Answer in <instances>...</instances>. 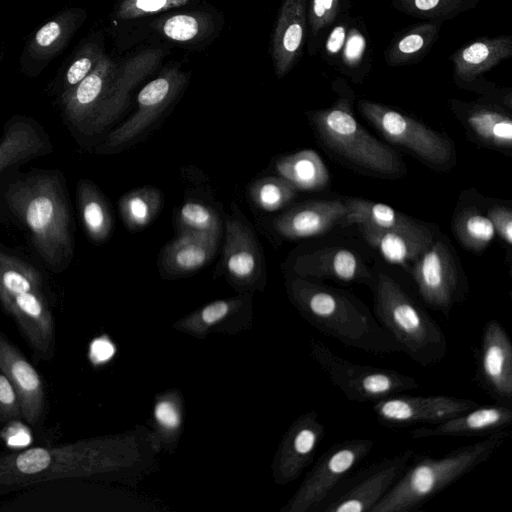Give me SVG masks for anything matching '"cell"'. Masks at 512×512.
I'll return each mask as SVG.
<instances>
[{"label":"cell","instance_id":"16","mask_svg":"<svg viewBox=\"0 0 512 512\" xmlns=\"http://www.w3.org/2000/svg\"><path fill=\"white\" fill-rule=\"evenodd\" d=\"M163 57V51L149 48L140 51L118 65L107 92L84 138L102 133L126 108L130 92L155 71Z\"/></svg>","mask_w":512,"mask_h":512},{"label":"cell","instance_id":"37","mask_svg":"<svg viewBox=\"0 0 512 512\" xmlns=\"http://www.w3.org/2000/svg\"><path fill=\"white\" fill-rule=\"evenodd\" d=\"M479 0H392V7L411 17L440 22L474 9Z\"/></svg>","mask_w":512,"mask_h":512},{"label":"cell","instance_id":"7","mask_svg":"<svg viewBox=\"0 0 512 512\" xmlns=\"http://www.w3.org/2000/svg\"><path fill=\"white\" fill-rule=\"evenodd\" d=\"M311 346L314 360L329 381L350 401L375 403L420 386L410 375L393 369L356 364L342 358L322 342L313 341Z\"/></svg>","mask_w":512,"mask_h":512},{"label":"cell","instance_id":"2","mask_svg":"<svg viewBox=\"0 0 512 512\" xmlns=\"http://www.w3.org/2000/svg\"><path fill=\"white\" fill-rule=\"evenodd\" d=\"M292 292L311 324L342 345L384 355L402 352L369 308L350 292L295 278Z\"/></svg>","mask_w":512,"mask_h":512},{"label":"cell","instance_id":"27","mask_svg":"<svg viewBox=\"0 0 512 512\" xmlns=\"http://www.w3.org/2000/svg\"><path fill=\"white\" fill-rule=\"evenodd\" d=\"M449 105L463 125L487 146L510 150L512 120L498 105L450 100Z\"/></svg>","mask_w":512,"mask_h":512},{"label":"cell","instance_id":"31","mask_svg":"<svg viewBox=\"0 0 512 512\" xmlns=\"http://www.w3.org/2000/svg\"><path fill=\"white\" fill-rule=\"evenodd\" d=\"M105 55L100 33L89 35L62 64L49 86V92L58 98L83 80Z\"/></svg>","mask_w":512,"mask_h":512},{"label":"cell","instance_id":"41","mask_svg":"<svg viewBox=\"0 0 512 512\" xmlns=\"http://www.w3.org/2000/svg\"><path fill=\"white\" fill-rule=\"evenodd\" d=\"M178 234L198 233L219 237L222 226L218 214L210 207L188 201L179 210L176 217Z\"/></svg>","mask_w":512,"mask_h":512},{"label":"cell","instance_id":"19","mask_svg":"<svg viewBox=\"0 0 512 512\" xmlns=\"http://www.w3.org/2000/svg\"><path fill=\"white\" fill-rule=\"evenodd\" d=\"M293 269L301 277L365 284L372 289L376 281V275L362 257L344 247H324L303 253L294 260Z\"/></svg>","mask_w":512,"mask_h":512},{"label":"cell","instance_id":"39","mask_svg":"<svg viewBox=\"0 0 512 512\" xmlns=\"http://www.w3.org/2000/svg\"><path fill=\"white\" fill-rule=\"evenodd\" d=\"M453 230L462 245L475 252L485 249L496 233L487 214L473 207L465 208L457 215Z\"/></svg>","mask_w":512,"mask_h":512},{"label":"cell","instance_id":"3","mask_svg":"<svg viewBox=\"0 0 512 512\" xmlns=\"http://www.w3.org/2000/svg\"><path fill=\"white\" fill-rule=\"evenodd\" d=\"M0 306L15 322L34 361H51L56 352V325L44 275L2 243Z\"/></svg>","mask_w":512,"mask_h":512},{"label":"cell","instance_id":"26","mask_svg":"<svg viewBox=\"0 0 512 512\" xmlns=\"http://www.w3.org/2000/svg\"><path fill=\"white\" fill-rule=\"evenodd\" d=\"M223 262L236 280L252 281L264 268L260 244L243 217L234 212L225 225Z\"/></svg>","mask_w":512,"mask_h":512},{"label":"cell","instance_id":"45","mask_svg":"<svg viewBox=\"0 0 512 512\" xmlns=\"http://www.w3.org/2000/svg\"><path fill=\"white\" fill-rule=\"evenodd\" d=\"M495 232L508 245L512 243V211L504 206H493L487 212Z\"/></svg>","mask_w":512,"mask_h":512},{"label":"cell","instance_id":"49","mask_svg":"<svg viewBox=\"0 0 512 512\" xmlns=\"http://www.w3.org/2000/svg\"><path fill=\"white\" fill-rule=\"evenodd\" d=\"M0 59H1V49H0Z\"/></svg>","mask_w":512,"mask_h":512},{"label":"cell","instance_id":"44","mask_svg":"<svg viewBox=\"0 0 512 512\" xmlns=\"http://www.w3.org/2000/svg\"><path fill=\"white\" fill-rule=\"evenodd\" d=\"M22 419V411L16 391L0 370V422L10 423Z\"/></svg>","mask_w":512,"mask_h":512},{"label":"cell","instance_id":"15","mask_svg":"<svg viewBox=\"0 0 512 512\" xmlns=\"http://www.w3.org/2000/svg\"><path fill=\"white\" fill-rule=\"evenodd\" d=\"M87 19L80 7H68L53 15L28 38L19 58L21 72L34 78L65 50Z\"/></svg>","mask_w":512,"mask_h":512},{"label":"cell","instance_id":"32","mask_svg":"<svg viewBox=\"0 0 512 512\" xmlns=\"http://www.w3.org/2000/svg\"><path fill=\"white\" fill-rule=\"evenodd\" d=\"M275 169L279 176L300 190H321L329 182V172L323 160L310 149L281 157L276 162Z\"/></svg>","mask_w":512,"mask_h":512},{"label":"cell","instance_id":"42","mask_svg":"<svg viewBox=\"0 0 512 512\" xmlns=\"http://www.w3.org/2000/svg\"><path fill=\"white\" fill-rule=\"evenodd\" d=\"M195 0H121L115 10L120 20L135 19L185 6Z\"/></svg>","mask_w":512,"mask_h":512},{"label":"cell","instance_id":"40","mask_svg":"<svg viewBox=\"0 0 512 512\" xmlns=\"http://www.w3.org/2000/svg\"><path fill=\"white\" fill-rule=\"evenodd\" d=\"M297 189L281 176H269L255 181L249 188L253 203L268 212L287 205L296 195Z\"/></svg>","mask_w":512,"mask_h":512},{"label":"cell","instance_id":"8","mask_svg":"<svg viewBox=\"0 0 512 512\" xmlns=\"http://www.w3.org/2000/svg\"><path fill=\"white\" fill-rule=\"evenodd\" d=\"M360 113L390 142L405 147L424 163L435 168H448L453 160V147L444 136L386 105L361 99Z\"/></svg>","mask_w":512,"mask_h":512},{"label":"cell","instance_id":"48","mask_svg":"<svg viewBox=\"0 0 512 512\" xmlns=\"http://www.w3.org/2000/svg\"><path fill=\"white\" fill-rule=\"evenodd\" d=\"M114 346L104 338L96 339L91 345V358L94 362H104L114 354Z\"/></svg>","mask_w":512,"mask_h":512},{"label":"cell","instance_id":"10","mask_svg":"<svg viewBox=\"0 0 512 512\" xmlns=\"http://www.w3.org/2000/svg\"><path fill=\"white\" fill-rule=\"evenodd\" d=\"M187 82L188 74L178 67L163 70L141 89L137 96V109L132 116L111 131L95 152H116L137 140L177 99Z\"/></svg>","mask_w":512,"mask_h":512},{"label":"cell","instance_id":"4","mask_svg":"<svg viewBox=\"0 0 512 512\" xmlns=\"http://www.w3.org/2000/svg\"><path fill=\"white\" fill-rule=\"evenodd\" d=\"M501 430L483 440L453 449L440 457L414 455L402 475L371 512H412L487 461L506 441Z\"/></svg>","mask_w":512,"mask_h":512},{"label":"cell","instance_id":"25","mask_svg":"<svg viewBox=\"0 0 512 512\" xmlns=\"http://www.w3.org/2000/svg\"><path fill=\"white\" fill-rule=\"evenodd\" d=\"M347 214L345 202L319 200L302 203L279 215L274 229L288 239H301L321 235L341 225Z\"/></svg>","mask_w":512,"mask_h":512},{"label":"cell","instance_id":"5","mask_svg":"<svg viewBox=\"0 0 512 512\" xmlns=\"http://www.w3.org/2000/svg\"><path fill=\"white\" fill-rule=\"evenodd\" d=\"M333 88L338 97L325 109L310 111L308 118L321 143L352 166L379 176H398L405 165L397 153L370 135L352 112L354 93L343 79Z\"/></svg>","mask_w":512,"mask_h":512},{"label":"cell","instance_id":"38","mask_svg":"<svg viewBox=\"0 0 512 512\" xmlns=\"http://www.w3.org/2000/svg\"><path fill=\"white\" fill-rule=\"evenodd\" d=\"M157 30L174 42L190 43L205 38L212 32L213 23L209 15L200 13H178L160 18Z\"/></svg>","mask_w":512,"mask_h":512},{"label":"cell","instance_id":"9","mask_svg":"<svg viewBox=\"0 0 512 512\" xmlns=\"http://www.w3.org/2000/svg\"><path fill=\"white\" fill-rule=\"evenodd\" d=\"M415 455L407 449L347 475L318 507L324 512H371Z\"/></svg>","mask_w":512,"mask_h":512},{"label":"cell","instance_id":"12","mask_svg":"<svg viewBox=\"0 0 512 512\" xmlns=\"http://www.w3.org/2000/svg\"><path fill=\"white\" fill-rule=\"evenodd\" d=\"M479 405L468 398L400 393L373 403L372 410L382 426L403 428L416 424L435 425Z\"/></svg>","mask_w":512,"mask_h":512},{"label":"cell","instance_id":"22","mask_svg":"<svg viewBox=\"0 0 512 512\" xmlns=\"http://www.w3.org/2000/svg\"><path fill=\"white\" fill-rule=\"evenodd\" d=\"M54 150L49 134L34 118L13 115L0 137V177L9 169L46 156Z\"/></svg>","mask_w":512,"mask_h":512},{"label":"cell","instance_id":"30","mask_svg":"<svg viewBox=\"0 0 512 512\" xmlns=\"http://www.w3.org/2000/svg\"><path fill=\"white\" fill-rule=\"evenodd\" d=\"M76 200L87 237L96 244L108 240L113 230V217L109 203L98 186L88 179L79 180Z\"/></svg>","mask_w":512,"mask_h":512},{"label":"cell","instance_id":"1","mask_svg":"<svg viewBox=\"0 0 512 512\" xmlns=\"http://www.w3.org/2000/svg\"><path fill=\"white\" fill-rule=\"evenodd\" d=\"M0 180L7 211L27 232L42 263L53 273L67 270L75 256V225L63 172L12 168Z\"/></svg>","mask_w":512,"mask_h":512},{"label":"cell","instance_id":"43","mask_svg":"<svg viewBox=\"0 0 512 512\" xmlns=\"http://www.w3.org/2000/svg\"><path fill=\"white\" fill-rule=\"evenodd\" d=\"M351 16L347 15L337 21L327 32L320 47L321 57L335 68L347 37Z\"/></svg>","mask_w":512,"mask_h":512},{"label":"cell","instance_id":"46","mask_svg":"<svg viewBox=\"0 0 512 512\" xmlns=\"http://www.w3.org/2000/svg\"><path fill=\"white\" fill-rule=\"evenodd\" d=\"M155 416L162 425L173 428L179 423V414L172 403L161 401L156 405Z\"/></svg>","mask_w":512,"mask_h":512},{"label":"cell","instance_id":"34","mask_svg":"<svg viewBox=\"0 0 512 512\" xmlns=\"http://www.w3.org/2000/svg\"><path fill=\"white\" fill-rule=\"evenodd\" d=\"M368 33L359 18H351L337 69L354 82H361L370 69Z\"/></svg>","mask_w":512,"mask_h":512},{"label":"cell","instance_id":"33","mask_svg":"<svg viewBox=\"0 0 512 512\" xmlns=\"http://www.w3.org/2000/svg\"><path fill=\"white\" fill-rule=\"evenodd\" d=\"M344 202L347 206V214L341 226L363 224L376 229L394 230L410 228L418 224L386 204L359 198H349Z\"/></svg>","mask_w":512,"mask_h":512},{"label":"cell","instance_id":"36","mask_svg":"<svg viewBox=\"0 0 512 512\" xmlns=\"http://www.w3.org/2000/svg\"><path fill=\"white\" fill-rule=\"evenodd\" d=\"M352 0H308L307 42L310 55H316L330 28L349 15Z\"/></svg>","mask_w":512,"mask_h":512},{"label":"cell","instance_id":"35","mask_svg":"<svg viewBox=\"0 0 512 512\" xmlns=\"http://www.w3.org/2000/svg\"><path fill=\"white\" fill-rule=\"evenodd\" d=\"M161 205L160 191L153 186H144L124 194L118 208L125 226L131 231H138L156 218Z\"/></svg>","mask_w":512,"mask_h":512},{"label":"cell","instance_id":"11","mask_svg":"<svg viewBox=\"0 0 512 512\" xmlns=\"http://www.w3.org/2000/svg\"><path fill=\"white\" fill-rule=\"evenodd\" d=\"M409 273L424 303L446 317L465 297L466 285L454 254L440 239H435L421 254Z\"/></svg>","mask_w":512,"mask_h":512},{"label":"cell","instance_id":"14","mask_svg":"<svg viewBox=\"0 0 512 512\" xmlns=\"http://www.w3.org/2000/svg\"><path fill=\"white\" fill-rule=\"evenodd\" d=\"M476 363L478 386L496 403L512 406V343L495 319L483 327Z\"/></svg>","mask_w":512,"mask_h":512},{"label":"cell","instance_id":"18","mask_svg":"<svg viewBox=\"0 0 512 512\" xmlns=\"http://www.w3.org/2000/svg\"><path fill=\"white\" fill-rule=\"evenodd\" d=\"M0 370L18 396L22 420L39 427L45 417L46 393L41 375L21 350L0 330Z\"/></svg>","mask_w":512,"mask_h":512},{"label":"cell","instance_id":"13","mask_svg":"<svg viewBox=\"0 0 512 512\" xmlns=\"http://www.w3.org/2000/svg\"><path fill=\"white\" fill-rule=\"evenodd\" d=\"M368 438L334 443L318 459L298 498L300 509L319 507L334 488L372 451Z\"/></svg>","mask_w":512,"mask_h":512},{"label":"cell","instance_id":"47","mask_svg":"<svg viewBox=\"0 0 512 512\" xmlns=\"http://www.w3.org/2000/svg\"><path fill=\"white\" fill-rule=\"evenodd\" d=\"M230 303L216 301L206 306L201 312L202 320L207 324H213L222 319L229 311Z\"/></svg>","mask_w":512,"mask_h":512},{"label":"cell","instance_id":"28","mask_svg":"<svg viewBox=\"0 0 512 512\" xmlns=\"http://www.w3.org/2000/svg\"><path fill=\"white\" fill-rule=\"evenodd\" d=\"M219 237L181 233L169 242L160 254V264L171 273L183 274L196 271L214 257Z\"/></svg>","mask_w":512,"mask_h":512},{"label":"cell","instance_id":"17","mask_svg":"<svg viewBox=\"0 0 512 512\" xmlns=\"http://www.w3.org/2000/svg\"><path fill=\"white\" fill-rule=\"evenodd\" d=\"M117 66L105 54L83 80L56 98L63 123L77 140L83 139L105 97Z\"/></svg>","mask_w":512,"mask_h":512},{"label":"cell","instance_id":"24","mask_svg":"<svg viewBox=\"0 0 512 512\" xmlns=\"http://www.w3.org/2000/svg\"><path fill=\"white\" fill-rule=\"evenodd\" d=\"M365 241L386 261L410 272L412 265L435 240L422 224L405 229L382 230L357 224Z\"/></svg>","mask_w":512,"mask_h":512},{"label":"cell","instance_id":"20","mask_svg":"<svg viewBox=\"0 0 512 512\" xmlns=\"http://www.w3.org/2000/svg\"><path fill=\"white\" fill-rule=\"evenodd\" d=\"M308 0H283L271 37V57L278 78L299 61L307 41Z\"/></svg>","mask_w":512,"mask_h":512},{"label":"cell","instance_id":"21","mask_svg":"<svg viewBox=\"0 0 512 512\" xmlns=\"http://www.w3.org/2000/svg\"><path fill=\"white\" fill-rule=\"evenodd\" d=\"M512 56V37H481L456 50L450 60L453 80L463 89L477 91L484 81L480 77Z\"/></svg>","mask_w":512,"mask_h":512},{"label":"cell","instance_id":"29","mask_svg":"<svg viewBox=\"0 0 512 512\" xmlns=\"http://www.w3.org/2000/svg\"><path fill=\"white\" fill-rule=\"evenodd\" d=\"M442 23L425 21L397 34L384 52V61L392 67L418 63L432 49Z\"/></svg>","mask_w":512,"mask_h":512},{"label":"cell","instance_id":"6","mask_svg":"<svg viewBox=\"0 0 512 512\" xmlns=\"http://www.w3.org/2000/svg\"><path fill=\"white\" fill-rule=\"evenodd\" d=\"M374 316L410 359L421 366L442 361L448 343L441 327L395 279L376 275Z\"/></svg>","mask_w":512,"mask_h":512},{"label":"cell","instance_id":"23","mask_svg":"<svg viewBox=\"0 0 512 512\" xmlns=\"http://www.w3.org/2000/svg\"><path fill=\"white\" fill-rule=\"evenodd\" d=\"M512 423V406L504 404L479 405L429 427L414 429L412 439L442 436H488Z\"/></svg>","mask_w":512,"mask_h":512}]
</instances>
